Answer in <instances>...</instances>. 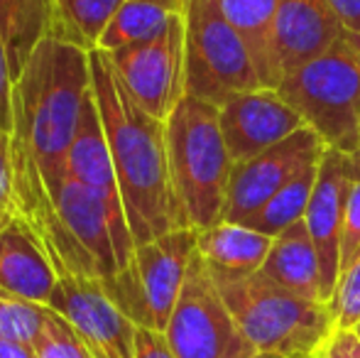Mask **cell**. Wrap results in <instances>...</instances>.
Returning <instances> with one entry per match:
<instances>
[{
	"instance_id": "d6a6232c",
	"label": "cell",
	"mask_w": 360,
	"mask_h": 358,
	"mask_svg": "<svg viewBox=\"0 0 360 358\" xmlns=\"http://www.w3.org/2000/svg\"><path fill=\"white\" fill-rule=\"evenodd\" d=\"M343 23V27L353 34H360V0H326Z\"/></svg>"
},
{
	"instance_id": "44dd1931",
	"label": "cell",
	"mask_w": 360,
	"mask_h": 358,
	"mask_svg": "<svg viewBox=\"0 0 360 358\" xmlns=\"http://www.w3.org/2000/svg\"><path fill=\"white\" fill-rule=\"evenodd\" d=\"M52 27L54 0H0V34L8 52L13 84Z\"/></svg>"
},
{
	"instance_id": "e0dca14e",
	"label": "cell",
	"mask_w": 360,
	"mask_h": 358,
	"mask_svg": "<svg viewBox=\"0 0 360 358\" xmlns=\"http://www.w3.org/2000/svg\"><path fill=\"white\" fill-rule=\"evenodd\" d=\"M59 285V272L44 245L25 221L15 219L0 229V290L49 307Z\"/></svg>"
},
{
	"instance_id": "8d00e7d4",
	"label": "cell",
	"mask_w": 360,
	"mask_h": 358,
	"mask_svg": "<svg viewBox=\"0 0 360 358\" xmlns=\"http://www.w3.org/2000/svg\"><path fill=\"white\" fill-rule=\"evenodd\" d=\"M356 331H358V334H360V326H358V329H356Z\"/></svg>"
},
{
	"instance_id": "d590c367",
	"label": "cell",
	"mask_w": 360,
	"mask_h": 358,
	"mask_svg": "<svg viewBox=\"0 0 360 358\" xmlns=\"http://www.w3.org/2000/svg\"><path fill=\"white\" fill-rule=\"evenodd\" d=\"M353 34V32H351ZM353 39H356V44H358V49H360V34H353Z\"/></svg>"
},
{
	"instance_id": "4316f807",
	"label": "cell",
	"mask_w": 360,
	"mask_h": 358,
	"mask_svg": "<svg viewBox=\"0 0 360 358\" xmlns=\"http://www.w3.org/2000/svg\"><path fill=\"white\" fill-rule=\"evenodd\" d=\"M328 307L338 331H356L360 326V258L341 275Z\"/></svg>"
},
{
	"instance_id": "e575fe53",
	"label": "cell",
	"mask_w": 360,
	"mask_h": 358,
	"mask_svg": "<svg viewBox=\"0 0 360 358\" xmlns=\"http://www.w3.org/2000/svg\"><path fill=\"white\" fill-rule=\"evenodd\" d=\"M351 160H353V170H356V174H360V143H358V148L351 153Z\"/></svg>"
},
{
	"instance_id": "1f68e13d",
	"label": "cell",
	"mask_w": 360,
	"mask_h": 358,
	"mask_svg": "<svg viewBox=\"0 0 360 358\" xmlns=\"http://www.w3.org/2000/svg\"><path fill=\"white\" fill-rule=\"evenodd\" d=\"M314 358H360V334L336 329Z\"/></svg>"
},
{
	"instance_id": "ba28073f",
	"label": "cell",
	"mask_w": 360,
	"mask_h": 358,
	"mask_svg": "<svg viewBox=\"0 0 360 358\" xmlns=\"http://www.w3.org/2000/svg\"><path fill=\"white\" fill-rule=\"evenodd\" d=\"M165 336L176 358H265L233 319L199 250L191 258Z\"/></svg>"
},
{
	"instance_id": "7a4b0ae2",
	"label": "cell",
	"mask_w": 360,
	"mask_h": 358,
	"mask_svg": "<svg viewBox=\"0 0 360 358\" xmlns=\"http://www.w3.org/2000/svg\"><path fill=\"white\" fill-rule=\"evenodd\" d=\"M89 59L91 89L108 138L135 248L169 231L189 229L172 181L167 123L135 103L108 54L94 49Z\"/></svg>"
},
{
	"instance_id": "7c38bea8",
	"label": "cell",
	"mask_w": 360,
	"mask_h": 358,
	"mask_svg": "<svg viewBox=\"0 0 360 358\" xmlns=\"http://www.w3.org/2000/svg\"><path fill=\"white\" fill-rule=\"evenodd\" d=\"M67 177L74 179L76 184H81L84 189H89L105 209V216L110 221V231H113L118 265L123 270L133 260L135 241L133 234H130L123 194H120V184L118 177H115L113 158H110L108 138H105L103 120H101V110L98 103H96L94 89L84 98L79 130H76L72 150H69Z\"/></svg>"
},
{
	"instance_id": "52a82bcc",
	"label": "cell",
	"mask_w": 360,
	"mask_h": 358,
	"mask_svg": "<svg viewBox=\"0 0 360 358\" xmlns=\"http://www.w3.org/2000/svg\"><path fill=\"white\" fill-rule=\"evenodd\" d=\"M199 231L176 229L135 248L133 260L105 285L113 302L135 326L165 331L184 287Z\"/></svg>"
},
{
	"instance_id": "ffe728a7",
	"label": "cell",
	"mask_w": 360,
	"mask_h": 358,
	"mask_svg": "<svg viewBox=\"0 0 360 358\" xmlns=\"http://www.w3.org/2000/svg\"><path fill=\"white\" fill-rule=\"evenodd\" d=\"M221 15L236 27L250 49L262 87L277 89L282 82L275 59L277 0H214Z\"/></svg>"
},
{
	"instance_id": "5bb4252c",
	"label": "cell",
	"mask_w": 360,
	"mask_h": 358,
	"mask_svg": "<svg viewBox=\"0 0 360 358\" xmlns=\"http://www.w3.org/2000/svg\"><path fill=\"white\" fill-rule=\"evenodd\" d=\"M218 118L233 162H245L307 128L304 118L282 98L280 91L267 87L231 96L218 108Z\"/></svg>"
},
{
	"instance_id": "4dcf8cb0",
	"label": "cell",
	"mask_w": 360,
	"mask_h": 358,
	"mask_svg": "<svg viewBox=\"0 0 360 358\" xmlns=\"http://www.w3.org/2000/svg\"><path fill=\"white\" fill-rule=\"evenodd\" d=\"M135 358H176L165 331L138 326L135 329Z\"/></svg>"
},
{
	"instance_id": "30bf717a",
	"label": "cell",
	"mask_w": 360,
	"mask_h": 358,
	"mask_svg": "<svg viewBox=\"0 0 360 358\" xmlns=\"http://www.w3.org/2000/svg\"><path fill=\"white\" fill-rule=\"evenodd\" d=\"M54 204L62 229L57 258L59 277L72 275L98 280L103 287L110 285L120 265L110 221L101 201L89 189L67 177L54 196Z\"/></svg>"
},
{
	"instance_id": "5b68a950",
	"label": "cell",
	"mask_w": 360,
	"mask_h": 358,
	"mask_svg": "<svg viewBox=\"0 0 360 358\" xmlns=\"http://www.w3.org/2000/svg\"><path fill=\"white\" fill-rule=\"evenodd\" d=\"M277 91L331 150L351 155L358 148L360 49L348 30L321 57L287 74Z\"/></svg>"
},
{
	"instance_id": "277c9868",
	"label": "cell",
	"mask_w": 360,
	"mask_h": 358,
	"mask_svg": "<svg viewBox=\"0 0 360 358\" xmlns=\"http://www.w3.org/2000/svg\"><path fill=\"white\" fill-rule=\"evenodd\" d=\"M174 194L189 229L206 231L223 219L233 158L221 133L218 106L184 96L167 120Z\"/></svg>"
},
{
	"instance_id": "836d02e7",
	"label": "cell",
	"mask_w": 360,
	"mask_h": 358,
	"mask_svg": "<svg viewBox=\"0 0 360 358\" xmlns=\"http://www.w3.org/2000/svg\"><path fill=\"white\" fill-rule=\"evenodd\" d=\"M0 358H37V354H34L32 344L0 339Z\"/></svg>"
},
{
	"instance_id": "ac0fdd59",
	"label": "cell",
	"mask_w": 360,
	"mask_h": 358,
	"mask_svg": "<svg viewBox=\"0 0 360 358\" xmlns=\"http://www.w3.org/2000/svg\"><path fill=\"white\" fill-rule=\"evenodd\" d=\"M260 272L265 277H270L272 282L282 285L285 290L304 297V300L328 305L323 300L321 290L319 255L304 219L285 229L280 236H275L272 248L267 253V260L260 268Z\"/></svg>"
},
{
	"instance_id": "9a60e30c",
	"label": "cell",
	"mask_w": 360,
	"mask_h": 358,
	"mask_svg": "<svg viewBox=\"0 0 360 358\" xmlns=\"http://www.w3.org/2000/svg\"><path fill=\"white\" fill-rule=\"evenodd\" d=\"M351 177V155L341 153V150H328L321 160L316 186H314L311 201L304 214V224H307L319 255L321 290L326 302H331L338 287V277H341V224Z\"/></svg>"
},
{
	"instance_id": "7402d4cb",
	"label": "cell",
	"mask_w": 360,
	"mask_h": 358,
	"mask_svg": "<svg viewBox=\"0 0 360 358\" xmlns=\"http://www.w3.org/2000/svg\"><path fill=\"white\" fill-rule=\"evenodd\" d=\"M186 0H125L98 42L101 52H115L135 42L152 39L184 13Z\"/></svg>"
},
{
	"instance_id": "f1b7e54d",
	"label": "cell",
	"mask_w": 360,
	"mask_h": 358,
	"mask_svg": "<svg viewBox=\"0 0 360 358\" xmlns=\"http://www.w3.org/2000/svg\"><path fill=\"white\" fill-rule=\"evenodd\" d=\"M18 219V204L13 194V172H10V138L0 135V229Z\"/></svg>"
},
{
	"instance_id": "cb8c5ba5",
	"label": "cell",
	"mask_w": 360,
	"mask_h": 358,
	"mask_svg": "<svg viewBox=\"0 0 360 358\" xmlns=\"http://www.w3.org/2000/svg\"><path fill=\"white\" fill-rule=\"evenodd\" d=\"M319 167L321 162H314L309 167H304L297 177H292L272 196L270 201L260 206L255 214L250 216L245 226L255 231H262L267 236H280L282 231L289 229L292 224L304 219L309 209V201H311V194H314V186H316V179H319Z\"/></svg>"
},
{
	"instance_id": "8fae6325",
	"label": "cell",
	"mask_w": 360,
	"mask_h": 358,
	"mask_svg": "<svg viewBox=\"0 0 360 358\" xmlns=\"http://www.w3.org/2000/svg\"><path fill=\"white\" fill-rule=\"evenodd\" d=\"M328 145L314 128H302L287 140L277 143L275 148L236 162L228 181L226 206L223 219L233 224H248L250 216L260 209L265 201H270L292 177H297L304 167L314 162H321L328 153Z\"/></svg>"
},
{
	"instance_id": "2e32d148",
	"label": "cell",
	"mask_w": 360,
	"mask_h": 358,
	"mask_svg": "<svg viewBox=\"0 0 360 358\" xmlns=\"http://www.w3.org/2000/svg\"><path fill=\"white\" fill-rule=\"evenodd\" d=\"M343 32L346 27L326 0H277L275 59L280 77L321 57Z\"/></svg>"
},
{
	"instance_id": "83f0119b",
	"label": "cell",
	"mask_w": 360,
	"mask_h": 358,
	"mask_svg": "<svg viewBox=\"0 0 360 358\" xmlns=\"http://www.w3.org/2000/svg\"><path fill=\"white\" fill-rule=\"evenodd\" d=\"M358 258H360V174H356V170H353L351 184H348L346 209H343V224H341V275Z\"/></svg>"
},
{
	"instance_id": "f546056e",
	"label": "cell",
	"mask_w": 360,
	"mask_h": 358,
	"mask_svg": "<svg viewBox=\"0 0 360 358\" xmlns=\"http://www.w3.org/2000/svg\"><path fill=\"white\" fill-rule=\"evenodd\" d=\"M10 128H13V74L0 34V135L10 138Z\"/></svg>"
},
{
	"instance_id": "603a6c76",
	"label": "cell",
	"mask_w": 360,
	"mask_h": 358,
	"mask_svg": "<svg viewBox=\"0 0 360 358\" xmlns=\"http://www.w3.org/2000/svg\"><path fill=\"white\" fill-rule=\"evenodd\" d=\"M125 0H54L52 34L94 52Z\"/></svg>"
},
{
	"instance_id": "4fadbf2b",
	"label": "cell",
	"mask_w": 360,
	"mask_h": 358,
	"mask_svg": "<svg viewBox=\"0 0 360 358\" xmlns=\"http://www.w3.org/2000/svg\"><path fill=\"white\" fill-rule=\"evenodd\" d=\"M49 309L76 329L94 358H135V321L120 309L98 280L64 275Z\"/></svg>"
},
{
	"instance_id": "9c48e42d",
	"label": "cell",
	"mask_w": 360,
	"mask_h": 358,
	"mask_svg": "<svg viewBox=\"0 0 360 358\" xmlns=\"http://www.w3.org/2000/svg\"><path fill=\"white\" fill-rule=\"evenodd\" d=\"M115 74L135 103L157 120H169L184 87V13L176 15L157 37L105 52Z\"/></svg>"
},
{
	"instance_id": "6da1fadb",
	"label": "cell",
	"mask_w": 360,
	"mask_h": 358,
	"mask_svg": "<svg viewBox=\"0 0 360 358\" xmlns=\"http://www.w3.org/2000/svg\"><path fill=\"white\" fill-rule=\"evenodd\" d=\"M91 52L47 34L13 84L10 172L18 219L25 221L57 268V196L67 179L84 98L91 91Z\"/></svg>"
},
{
	"instance_id": "8992f818",
	"label": "cell",
	"mask_w": 360,
	"mask_h": 358,
	"mask_svg": "<svg viewBox=\"0 0 360 358\" xmlns=\"http://www.w3.org/2000/svg\"><path fill=\"white\" fill-rule=\"evenodd\" d=\"M184 87L186 96L218 108L231 96L262 87L250 49L214 0L184 5Z\"/></svg>"
},
{
	"instance_id": "d6986e66",
	"label": "cell",
	"mask_w": 360,
	"mask_h": 358,
	"mask_svg": "<svg viewBox=\"0 0 360 358\" xmlns=\"http://www.w3.org/2000/svg\"><path fill=\"white\" fill-rule=\"evenodd\" d=\"M272 236L255 231L245 224L218 221L216 226L199 231L196 250L206 260L214 275L243 277L260 272L272 248Z\"/></svg>"
},
{
	"instance_id": "3957f363",
	"label": "cell",
	"mask_w": 360,
	"mask_h": 358,
	"mask_svg": "<svg viewBox=\"0 0 360 358\" xmlns=\"http://www.w3.org/2000/svg\"><path fill=\"white\" fill-rule=\"evenodd\" d=\"M214 280L240 331L265 358H314L336 331L331 307L304 300L262 272Z\"/></svg>"
},
{
	"instance_id": "484cf974",
	"label": "cell",
	"mask_w": 360,
	"mask_h": 358,
	"mask_svg": "<svg viewBox=\"0 0 360 358\" xmlns=\"http://www.w3.org/2000/svg\"><path fill=\"white\" fill-rule=\"evenodd\" d=\"M34 354L37 358H94L74 326L54 309L47 312L44 329L34 341Z\"/></svg>"
},
{
	"instance_id": "d4e9b609",
	"label": "cell",
	"mask_w": 360,
	"mask_h": 358,
	"mask_svg": "<svg viewBox=\"0 0 360 358\" xmlns=\"http://www.w3.org/2000/svg\"><path fill=\"white\" fill-rule=\"evenodd\" d=\"M49 307L20 300L10 292L0 290V339L32 344L44 329Z\"/></svg>"
}]
</instances>
